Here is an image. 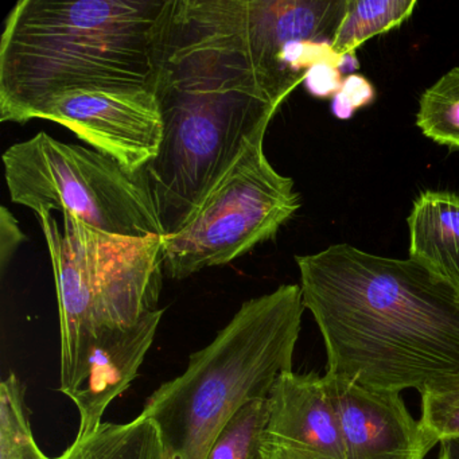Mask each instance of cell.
Listing matches in <instances>:
<instances>
[{"mask_svg":"<svg viewBox=\"0 0 459 459\" xmlns=\"http://www.w3.org/2000/svg\"><path fill=\"white\" fill-rule=\"evenodd\" d=\"M303 80L255 52L225 0H176L157 85L162 147L143 171L165 236L265 135Z\"/></svg>","mask_w":459,"mask_h":459,"instance_id":"1","label":"cell"},{"mask_svg":"<svg viewBox=\"0 0 459 459\" xmlns=\"http://www.w3.org/2000/svg\"><path fill=\"white\" fill-rule=\"evenodd\" d=\"M295 262L329 375L420 394L459 370V297L412 260L334 244Z\"/></svg>","mask_w":459,"mask_h":459,"instance_id":"2","label":"cell"},{"mask_svg":"<svg viewBox=\"0 0 459 459\" xmlns=\"http://www.w3.org/2000/svg\"><path fill=\"white\" fill-rule=\"evenodd\" d=\"M61 325L60 391L107 408L131 385L163 316V236L109 235L63 214L37 216Z\"/></svg>","mask_w":459,"mask_h":459,"instance_id":"3","label":"cell"},{"mask_svg":"<svg viewBox=\"0 0 459 459\" xmlns=\"http://www.w3.org/2000/svg\"><path fill=\"white\" fill-rule=\"evenodd\" d=\"M176 0H20L0 41V122L39 119L56 96L157 91Z\"/></svg>","mask_w":459,"mask_h":459,"instance_id":"4","label":"cell"},{"mask_svg":"<svg viewBox=\"0 0 459 459\" xmlns=\"http://www.w3.org/2000/svg\"><path fill=\"white\" fill-rule=\"evenodd\" d=\"M302 289L281 284L247 300L186 370L147 399L142 415L157 424L166 459H206L230 416L251 399L270 396L292 370L302 326Z\"/></svg>","mask_w":459,"mask_h":459,"instance_id":"5","label":"cell"},{"mask_svg":"<svg viewBox=\"0 0 459 459\" xmlns=\"http://www.w3.org/2000/svg\"><path fill=\"white\" fill-rule=\"evenodd\" d=\"M10 198L36 213L57 211L127 238L165 236L146 176L103 152L39 133L4 154Z\"/></svg>","mask_w":459,"mask_h":459,"instance_id":"6","label":"cell"},{"mask_svg":"<svg viewBox=\"0 0 459 459\" xmlns=\"http://www.w3.org/2000/svg\"><path fill=\"white\" fill-rule=\"evenodd\" d=\"M264 136L249 142L182 227L163 236L168 278L181 281L244 256L273 240L299 211L294 181L265 157Z\"/></svg>","mask_w":459,"mask_h":459,"instance_id":"7","label":"cell"},{"mask_svg":"<svg viewBox=\"0 0 459 459\" xmlns=\"http://www.w3.org/2000/svg\"><path fill=\"white\" fill-rule=\"evenodd\" d=\"M39 119L58 123L131 173L160 157L163 120L157 91L82 90L61 93Z\"/></svg>","mask_w":459,"mask_h":459,"instance_id":"8","label":"cell"},{"mask_svg":"<svg viewBox=\"0 0 459 459\" xmlns=\"http://www.w3.org/2000/svg\"><path fill=\"white\" fill-rule=\"evenodd\" d=\"M345 443L346 459H424L437 445L397 392L324 376Z\"/></svg>","mask_w":459,"mask_h":459,"instance_id":"9","label":"cell"},{"mask_svg":"<svg viewBox=\"0 0 459 459\" xmlns=\"http://www.w3.org/2000/svg\"><path fill=\"white\" fill-rule=\"evenodd\" d=\"M263 459H346L345 443L324 376L284 372L270 392Z\"/></svg>","mask_w":459,"mask_h":459,"instance_id":"10","label":"cell"},{"mask_svg":"<svg viewBox=\"0 0 459 459\" xmlns=\"http://www.w3.org/2000/svg\"><path fill=\"white\" fill-rule=\"evenodd\" d=\"M410 259L459 297V195L426 190L407 219Z\"/></svg>","mask_w":459,"mask_h":459,"instance_id":"11","label":"cell"},{"mask_svg":"<svg viewBox=\"0 0 459 459\" xmlns=\"http://www.w3.org/2000/svg\"><path fill=\"white\" fill-rule=\"evenodd\" d=\"M61 459H166L157 424L139 415L130 423H101L76 437Z\"/></svg>","mask_w":459,"mask_h":459,"instance_id":"12","label":"cell"},{"mask_svg":"<svg viewBox=\"0 0 459 459\" xmlns=\"http://www.w3.org/2000/svg\"><path fill=\"white\" fill-rule=\"evenodd\" d=\"M416 6V0H346L345 12L333 36V49L343 57L354 56L373 37L402 26Z\"/></svg>","mask_w":459,"mask_h":459,"instance_id":"13","label":"cell"},{"mask_svg":"<svg viewBox=\"0 0 459 459\" xmlns=\"http://www.w3.org/2000/svg\"><path fill=\"white\" fill-rule=\"evenodd\" d=\"M416 126L435 143L459 150V66L421 93Z\"/></svg>","mask_w":459,"mask_h":459,"instance_id":"14","label":"cell"},{"mask_svg":"<svg viewBox=\"0 0 459 459\" xmlns=\"http://www.w3.org/2000/svg\"><path fill=\"white\" fill-rule=\"evenodd\" d=\"M270 412V397H256L241 405L220 431L206 459H263V435Z\"/></svg>","mask_w":459,"mask_h":459,"instance_id":"15","label":"cell"},{"mask_svg":"<svg viewBox=\"0 0 459 459\" xmlns=\"http://www.w3.org/2000/svg\"><path fill=\"white\" fill-rule=\"evenodd\" d=\"M25 385L12 373L0 385V459L49 458L36 443L25 403Z\"/></svg>","mask_w":459,"mask_h":459,"instance_id":"16","label":"cell"},{"mask_svg":"<svg viewBox=\"0 0 459 459\" xmlns=\"http://www.w3.org/2000/svg\"><path fill=\"white\" fill-rule=\"evenodd\" d=\"M421 396V426L439 443L459 437V370L429 383Z\"/></svg>","mask_w":459,"mask_h":459,"instance_id":"17","label":"cell"},{"mask_svg":"<svg viewBox=\"0 0 459 459\" xmlns=\"http://www.w3.org/2000/svg\"><path fill=\"white\" fill-rule=\"evenodd\" d=\"M376 90L372 82L359 74H351L343 79L340 92L333 98L332 112L337 119L349 120L359 109L375 101Z\"/></svg>","mask_w":459,"mask_h":459,"instance_id":"18","label":"cell"},{"mask_svg":"<svg viewBox=\"0 0 459 459\" xmlns=\"http://www.w3.org/2000/svg\"><path fill=\"white\" fill-rule=\"evenodd\" d=\"M306 90L316 99L334 98L342 87V72L329 63L311 66L305 74Z\"/></svg>","mask_w":459,"mask_h":459,"instance_id":"19","label":"cell"},{"mask_svg":"<svg viewBox=\"0 0 459 459\" xmlns=\"http://www.w3.org/2000/svg\"><path fill=\"white\" fill-rule=\"evenodd\" d=\"M26 241V235L21 230L20 222L14 214L6 208H0V270L6 273L7 265L12 262L13 256L22 243Z\"/></svg>","mask_w":459,"mask_h":459,"instance_id":"20","label":"cell"},{"mask_svg":"<svg viewBox=\"0 0 459 459\" xmlns=\"http://www.w3.org/2000/svg\"><path fill=\"white\" fill-rule=\"evenodd\" d=\"M439 443V459H459V437H447Z\"/></svg>","mask_w":459,"mask_h":459,"instance_id":"21","label":"cell"}]
</instances>
